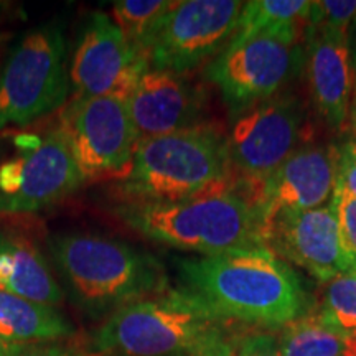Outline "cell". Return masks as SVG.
<instances>
[{
	"label": "cell",
	"instance_id": "1",
	"mask_svg": "<svg viewBox=\"0 0 356 356\" xmlns=\"http://www.w3.org/2000/svg\"><path fill=\"white\" fill-rule=\"evenodd\" d=\"M178 274L181 289L221 322L275 328L305 310L307 297L299 275L262 246L181 259Z\"/></svg>",
	"mask_w": 356,
	"mask_h": 356
},
{
	"label": "cell",
	"instance_id": "2",
	"mask_svg": "<svg viewBox=\"0 0 356 356\" xmlns=\"http://www.w3.org/2000/svg\"><path fill=\"white\" fill-rule=\"evenodd\" d=\"M48 248L70 299L92 318L167 289L160 262L119 239L61 233L51 236Z\"/></svg>",
	"mask_w": 356,
	"mask_h": 356
},
{
	"label": "cell",
	"instance_id": "3",
	"mask_svg": "<svg viewBox=\"0 0 356 356\" xmlns=\"http://www.w3.org/2000/svg\"><path fill=\"white\" fill-rule=\"evenodd\" d=\"M118 202H180L236 191L226 139L197 126L137 144L131 172L113 186Z\"/></svg>",
	"mask_w": 356,
	"mask_h": 356
},
{
	"label": "cell",
	"instance_id": "4",
	"mask_svg": "<svg viewBox=\"0 0 356 356\" xmlns=\"http://www.w3.org/2000/svg\"><path fill=\"white\" fill-rule=\"evenodd\" d=\"M113 211L139 234L180 251L216 256L262 246L256 213L238 191L180 202H115Z\"/></svg>",
	"mask_w": 356,
	"mask_h": 356
},
{
	"label": "cell",
	"instance_id": "5",
	"mask_svg": "<svg viewBox=\"0 0 356 356\" xmlns=\"http://www.w3.org/2000/svg\"><path fill=\"white\" fill-rule=\"evenodd\" d=\"M220 323L191 293L167 287L109 315L86 351L89 356H188Z\"/></svg>",
	"mask_w": 356,
	"mask_h": 356
},
{
	"label": "cell",
	"instance_id": "6",
	"mask_svg": "<svg viewBox=\"0 0 356 356\" xmlns=\"http://www.w3.org/2000/svg\"><path fill=\"white\" fill-rule=\"evenodd\" d=\"M68 47L61 22L22 35L0 71V129L29 126L68 97Z\"/></svg>",
	"mask_w": 356,
	"mask_h": 356
},
{
	"label": "cell",
	"instance_id": "7",
	"mask_svg": "<svg viewBox=\"0 0 356 356\" xmlns=\"http://www.w3.org/2000/svg\"><path fill=\"white\" fill-rule=\"evenodd\" d=\"M58 129L86 181H121L131 172L139 136L126 101L113 96L73 97Z\"/></svg>",
	"mask_w": 356,
	"mask_h": 356
},
{
	"label": "cell",
	"instance_id": "8",
	"mask_svg": "<svg viewBox=\"0 0 356 356\" xmlns=\"http://www.w3.org/2000/svg\"><path fill=\"white\" fill-rule=\"evenodd\" d=\"M299 43V35L282 33L231 38L204 73L231 111L244 113L270 99L296 73L302 56Z\"/></svg>",
	"mask_w": 356,
	"mask_h": 356
},
{
	"label": "cell",
	"instance_id": "9",
	"mask_svg": "<svg viewBox=\"0 0 356 356\" xmlns=\"http://www.w3.org/2000/svg\"><path fill=\"white\" fill-rule=\"evenodd\" d=\"M26 139L0 163V215L42 211L86 184L60 129Z\"/></svg>",
	"mask_w": 356,
	"mask_h": 356
},
{
	"label": "cell",
	"instance_id": "10",
	"mask_svg": "<svg viewBox=\"0 0 356 356\" xmlns=\"http://www.w3.org/2000/svg\"><path fill=\"white\" fill-rule=\"evenodd\" d=\"M243 7L236 0L173 2L147 43L150 70L185 74L218 55L236 33Z\"/></svg>",
	"mask_w": 356,
	"mask_h": 356
},
{
	"label": "cell",
	"instance_id": "11",
	"mask_svg": "<svg viewBox=\"0 0 356 356\" xmlns=\"http://www.w3.org/2000/svg\"><path fill=\"white\" fill-rule=\"evenodd\" d=\"M302 109L293 97L267 99L244 111L226 139L236 191L259 184L296 152Z\"/></svg>",
	"mask_w": 356,
	"mask_h": 356
},
{
	"label": "cell",
	"instance_id": "12",
	"mask_svg": "<svg viewBox=\"0 0 356 356\" xmlns=\"http://www.w3.org/2000/svg\"><path fill=\"white\" fill-rule=\"evenodd\" d=\"M147 70L149 58L127 42L109 15L88 17L70 66L73 97L113 96L129 102Z\"/></svg>",
	"mask_w": 356,
	"mask_h": 356
},
{
	"label": "cell",
	"instance_id": "13",
	"mask_svg": "<svg viewBox=\"0 0 356 356\" xmlns=\"http://www.w3.org/2000/svg\"><path fill=\"white\" fill-rule=\"evenodd\" d=\"M338 157L335 145L297 149L264 180L244 188L239 195L256 213L259 236L279 213L318 208L333 198Z\"/></svg>",
	"mask_w": 356,
	"mask_h": 356
},
{
	"label": "cell",
	"instance_id": "14",
	"mask_svg": "<svg viewBox=\"0 0 356 356\" xmlns=\"http://www.w3.org/2000/svg\"><path fill=\"white\" fill-rule=\"evenodd\" d=\"M262 248L284 262L302 267L320 280L346 274L337 211L330 204L297 211H282L261 229Z\"/></svg>",
	"mask_w": 356,
	"mask_h": 356
},
{
	"label": "cell",
	"instance_id": "15",
	"mask_svg": "<svg viewBox=\"0 0 356 356\" xmlns=\"http://www.w3.org/2000/svg\"><path fill=\"white\" fill-rule=\"evenodd\" d=\"M139 140L198 126L204 92L185 74L147 70L129 99Z\"/></svg>",
	"mask_w": 356,
	"mask_h": 356
},
{
	"label": "cell",
	"instance_id": "16",
	"mask_svg": "<svg viewBox=\"0 0 356 356\" xmlns=\"http://www.w3.org/2000/svg\"><path fill=\"white\" fill-rule=\"evenodd\" d=\"M305 73L315 109L333 129H340L350 111L353 89L348 33L305 29Z\"/></svg>",
	"mask_w": 356,
	"mask_h": 356
},
{
	"label": "cell",
	"instance_id": "17",
	"mask_svg": "<svg viewBox=\"0 0 356 356\" xmlns=\"http://www.w3.org/2000/svg\"><path fill=\"white\" fill-rule=\"evenodd\" d=\"M0 291L51 307L65 297L37 244L13 231H0Z\"/></svg>",
	"mask_w": 356,
	"mask_h": 356
},
{
	"label": "cell",
	"instance_id": "18",
	"mask_svg": "<svg viewBox=\"0 0 356 356\" xmlns=\"http://www.w3.org/2000/svg\"><path fill=\"white\" fill-rule=\"evenodd\" d=\"M73 333V325L55 307L0 291V340L6 343H50Z\"/></svg>",
	"mask_w": 356,
	"mask_h": 356
},
{
	"label": "cell",
	"instance_id": "19",
	"mask_svg": "<svg viewBox=\"0 0 356 356\" xmlns=\"http://www.w3.org/2000/svg\"><path fill=\"white\" fill-rule=\"evenodd\" d=\"M279 348L280 356H356V337L340 332L314 310L284 325Z\"/></svg>",
	"mask_w": 356,
	"mask_h": 356
},
{
	"label": "cell",
	"instance_id": "20",
	"mask_svg": "<svg viewBox=\"0 0 356 356\" xmlns=\"http://www.w3.org/2000/svg\"><path fill=\"white\" fill-rule=\"evenodd\" d=\"M310 2L307 0H252L244 2L234 40L251 38L261 33H305Z\"/></svg>",
	"mask_w": 356,
	"mask_h": 356
},
{
	"label": "cell",
	"instance_id": "21",
	"mask_svg": "<svg viewBox=\"0 0 356 356\" xmlns=\"http://www.w3.org/2000/svg\"><path fill=\"white\" fill-rule=\"evenodd\" d=\"M172 6L170 0H119L113 3L111 12L114 24L121 29L127 42L147 55L150 35Z\"/></svg>",
	"mask_w": 356,
	"mask_h": 356
},
{
	"label": "cell",
	"instance_id": "22",
	"mask_svg": "<svg viewBox=\"0 0 356 356\" xmlns=\"http://www.w3.org/2000/svg\"><path fill=\"white\" fill-rule=\"evenodd\" d=\"M318 310L338 330L356 337V270L328 282Z\"/></svg>",
	"mask_w": 356,
	"mask_h": 356
},
{
	"label": "cell",
	"instance_id": "23",
	"mask_svg": "<svg viewBox=\"0 0 356 356\" xmlns=\"http://www.w3.org/2000/svg\"><path fill=\"white\" fill-rule=\"evenodd\" d=\"M356 22V0L310 2L305 29H327L348 33Z\"/></svg>",
	"mask_w": 356,
	"mask_h": 356
},
{
	"label": "cell",
	"instance_id": "24",
	"mask_svg": "<svg viewBox=\"0 0 356 356\" xmlns=\"http://www.w3.org/2000/svg\"><path fill=\"white\" fill-rule=\"evenodd\" d=\"M333 207L338 220V238L348 273L356 270V198L333 191Z\"/></svg>",
	"mask_w": 356,
	"mask_h": 356
},
{
	"label": "cell",
	"instance_id": "25",
	"mask_svg": "<svg viewBox=\"0 0 356 356\" xmlns=\"http://www.w3.org/2000/svg\"><path fill=\"white\" fill-rule=\"evenodd\" d=\"M236 356H280L279 340L273 333L251 332L234 345Z\"/></svg>",
	"mask_w": 356,
	"mask_h": 356
},
{
	"label": "cell",
	"instance_id": "26",
	"mask_svg": "<svg viewBox=\"0 0 356 356\" xmlns=\"http://www.w3.org/2000/svg\"><path fill=\"white\" fill-rule=\"evenodd\" d=\"M188 356H236V350L221 330V325H218L198 341Z\"/></svg>",
	"mask_w": 356,
	"mask_h": 356
},
{
	"label": "cell",
	"instance_id": "27",
	"mask_svg": "<svg viewBox=\"0 0 356 356\" xmlns=\"http://www.w3.org/2000/svg\"><path fill=\"white\" fill-rule=\"evenodd\" d=\"M10 356H89L86 348L65 343L13 345Z\"/></svg>",
	"mask_w": 356,
	"mask_h": 356
},
{
	"label": "cell",
	"instance_id": "28",
	"mask_svg": "<svg viewBox=\"0 0 356 356\" xmlns=\"http://www.w3.org/2000/svg\"><path fill=\"white\" fill-rule=\"evenodd\" d=\"M338 149H340V157H338L335 191L356 198V157L345 145Z\"/></svg>",
	"mask_w": 356,
	"mask_h": 356
},
{
	"label": "cell",
	"instance_id": "29",
	"mask_svg": "<svg viewBox=\"0 0 356 356\" xmlns=\"http://www.w3.org/2000/svg\"><path fill=\"white\" fill-rule=\"evenodd\" d=\"M348 47H350L351 63H353V70L356 71V22L351 25V29L348 32Z\"/></svg>",
	"mask_w": 356,
	"mask_h": 356
},
{
	"label": "cell",
	"instance_id": "30",
	"mask_svg": "<svg viewBox=\"0 0 356 356\" xmlns=\"http://www.w3.org/2000/svg\"><path fill=\"white\" fill-rule=\"evenodd\" d=\"M12 346L13 345H8V343H6V341L0 340V356H10Z\"/></svg>",
	"mask_w": 356,
	"mask_h": 356
},
{
	"label": "cell",
	"instance_id": "31",
	"mask_svg": "<svg viewBox=\"0 0 356 356\" xmlns=\"http://www.w3.org/2000/svg\"><path fill=\"white\" fill-rule=\"evenodd\" d=\"M343 145L356 157V140H350V142H346V144H343Z\"/></svg>",
	"mask_w": 356,
	"mask_h": 356
},
{
	"label": "cell",
	"instance_id": "32",
	"mask_svg": "<svg viewBox=\"0 0 356 356\" xmlns=\"http://www.w3.org/2000/svg\"><path fill=\"white\" fill-rule=\"evenodd\" d=\"M351 126H353V132H355V136H356V108H355L353 118H351ZM355 140H356V137H355Z\"/></svg>",
	"mask_w": 356,
	"mask_h": 356
},
{
	"label": "cell",
	"instance_id": "33",
	"mask_svg": "<svg viewBox=\"0 0 356 356\" xmlns=\"http://www.w3.org/2000/svg\"><path fill=\"white\" fill-rule=\"evenodd\" d=\"M0 8H2V3H0Z\"/></svg>",
	"mask_w": 356,
	"mask_h": 356
}]
</instances>
